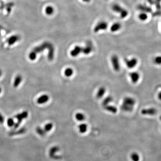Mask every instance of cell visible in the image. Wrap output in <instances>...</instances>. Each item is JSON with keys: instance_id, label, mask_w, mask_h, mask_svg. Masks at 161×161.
I'll return each mask as SVG.
<instances>
[{"instance_id": "d6a6232c", "label": "cell", "mask_w": 161, "mask_h": 161, "mask_svg": "<svg viewBox=\"0 0 161 161\" xmlns=\"http://www.w3.org/2000/svg\"><path fill=\"white\" fill-rule=\"evenodd\" d=\"M5 120V118L3 117V116L1 115V114L0 113V123L2 124L4 122Z\"/></svg>"}, {"instance_id": "5bb4252c", "label": "cell", "mask_w": 161, "mask_h": 161, "mask_svg": "<svg viewBox=\"0 0 161 161\" xmlns=\"http://www.w3.org/2000/svg\"><path fill=\"white\" fill-rule=\"evenodd\" d=\"M157 111L155 109H144L141 111V113L144 115H154L156 114Z\"/></svg>"}, {"instance_id": "3957f363", "label": "cell", "mask_w": 161, "mask_h": 161, "mask_svg": "<svg viewBox=\"0 0 161 161\" xmlns=\"http://www.w3.org/2000/svg\"><path fill=\"white\" fill-rule=\"evenodd\" d=\"M28 116V113L27 111H24L22 113L18 114L15 116V118L18 120V122L15 123L14 125V129H17L21 124L22 120L26 119Z\"/></svg>"}, {"instance_id": "d6986e66", "label": "cell", "mask_w": 161, "mask_h": 161, "mask_svg": "<svg viewBox=\"0 0 161 161\" xmlns=\"http://www.w3.org/2000/svg\"><path fill=\"white\" fill-rule=\"evenodd\" d=\"M78 130L80 133H85L87 130L88 126L86 123H80L78 127Z\"/></svg>"}, {"instance_id": "f546056e", "label": "cell", "mask_w": 161, "mask_h": 161, "mask_svg": "<svg viewBox=\"0 0 161 161\" xmlns=\"http://www.w3.org/2000/svg\"><path fill=\"white\" fill-rule=\"evenodd\" d=\"M7 125L10 127H12L14 125L15 123L14 120L12 118H9L7 120Z\"/></svg>"}, {"instance_id": "277c9868", "label": "cell", "mask_w": 161, "mask_h": 161, "mask_svg": "<svg viewBox=\"0 0 161 161\" xmlns=\"http://www.w3.org/2000/svg\"><path fill=\"white\" fill-rule=\"evenodd\" d=\"M111 60L114 70L116 71V72L119 71L120 69V66L119 57L117 55H114L111 57Z\"/></svg>"}, {"instance_id": "e0dca14e", "label": "cell", "mask_w": 161, "mask_h": 161, "mask_svg": "<svg viewBox=\"0 0 161 161\" xmlns=\"http://www.w3.org/2000/svg\"><path fill=\"white\" fill-rule=\"evenodd\" d=\"M106 91V88L104 87L99 88L96 94V97L98 98H102L105 95Z\"/></svg>"}, {"instance_id": "8d00e7d4", "label": "cell", "mask_w": 161, "mask_h": 161, "mask_svg": "<svg viewBox=\"0 0 161 161\" xmlns=\"http://www.w3.org/2000/svg\"><path fill=\"white\" fill-rule=\"evenodd\" d=\"M1 92V88L0 87V94Z\"/></svg>"}, {"instance_id": "6da1fadb", "label": "cell", "mask_w": 161, "mask_h": 161, "mask_svg": "<svg viewBox=\"0 0 161 161\" xmlns=\"http://www.w3.org/2000/svg\"><path fill=\"white\" fill-rule=\"evenodd\" d=\"M136 101L134 98L127 97L124 98L121 108L125 112H131L133 110Z\"/></svg>"}, {"instance_id": "603a6c76", "label": "cell", "mask_w": 161, "mask_h": 161, "mask_svg": "<svg viewBox=\"0 0 161 161\" xmlns=\"http://www.w3.org/2000/svg\"><path fill=\"white\" fill-rule=\"evenodd\" d=\"M75 118L79 121H83L85 119V116L82 113L78 112L75 115Z\"/></svg>"}, {"instance_id": "ac0fdd59", "label": "cell", "mask_w": 161, "mask_h": 161, "mask_svg": "<svg viewBox=\"0 0 161 161\" xmlns=\"http://www.w3.org/2000/svg\"><path fill=\"white\" fill-rule=\"evenodd\" d=\"M27 131V129L25 128H22L21 129L18 130V131H13L9 133V135L11 136H13L14 135H20V134H22L25 133Z\"/></svg>"}, {"instance_id": "836d02e7", "label": "cell", "mask_w": 161, "mask_h": 161, "mask_svg": "<svg viewBox=\"0 0 161 161\" xmlns=\"http://www.w3.org/2000/svg\"><path fill=\"white\" fill-rule=\"evenodd\" d=\"M158 98L161 100V92L159 93V94H158Z\"/></svg>"}, {"instance_id": "ba28073f", "label": "cell", "mask_w": 161, "mask_h": 161, "mask_svg": "<svg viewBox=\"0 0 161 161\" xmlns=\"http://www.w3.org/2000/svg\"><path fill=\"white\" fill-rule=\"evenodd\" d=\"M125 62L127 66L129 69H133L137 65L138 61L137 58H132L130 59H126Z\"/></svg>"}, {"instance_id": "9c48e42d", "label": "cell", "mask_w": 161, "mask_h": 161, "mask_svg": "<svg viewBox=\"0 0 161 161\" xmlns=\"http://www.w3.org/2000/svg\"><path fill=\"white\" fill-rule=\"evenodd\" d=\"M60 150V148L58 146H53L49 150V154L50 157L54 159H60V157L59 156H58L55 155V154L58 151H59Z\"/></svg>"}, {"instance_id": "7a4b0ae2", "label": "cell", "mask_w": 161, "mask_h": 161, "mask_svg": "<svg viewBox=\"0 0 161 161\" xmlns=\"http://www.w3.org/2000/svg\"><path fill=\"white\" fill-rule=\"evenodd\" d=\"M112 9L114 12L119 14L121 18H126L128 15V12L127 11L118 4H115L113 5Z\"/></svg>"}, {"instance_id": "d590c367", "label": "cell", "mask_w": 161, "mask_h": 161, "mask_svg": "<svg viewBox=\"0 0 161 161\" xmlns=\"http://www.w3.org/2000/svg\"><path fill=\"white\" fill-rule=\"evenodd\" d=\"M2 71H1V70H0V77H1V75H2Z\"/></svg>"}, {"instance_id": "5b68a950", "label": "cell", "mask_w": 161, "mask_h": 161, "mask_svg": "<svg viewBox=\"0 0 161 161\" xmlns=\"http://www.w3.org/2000/svg\"><path fill=\"white\" fill-rule=\"evenodd\" d=\"M93 45L91 41H88L84 47H82V53L85 55H88L93 51Z\"/></svg>"}, {"instance_id": "8992f818", "label": "cell", "mask_w": 161, "mask_h": 161, "mask_svg": "<svg viewBox=\"0 0 161 161\" xmlns=\"http://www.w3.org/2000/svg\"><path fill=\"white\" fill-rule=\"evenodd\" d=\"M108 27V24L107 22L104 21H101L98 22L97 24L95 26L94 28V32L96 33L102 31V30H105Z\"/></svg>"}, {"instance_id": "f1b7e54d", "label": "cell", "mask_w": 161, "mask_h": 161, "mask_svg": "<svg viewBox=\"0 0 161 161\" xmlns=\"http://www.w3.org/2000/svg\"><path fill=\"white\" fill-rule=\"evenodd\" d=\"M37 53L34 51H32L30 53L29 55V58L31 60H34L36 59L37 57Z\"/></svg>"}, {"instance_id": "44dd1931", "label": "cell", "mask_w": 161, "mask_h": 161, "mask_svg": "<svg viewBox=\"0 0 161 161\" xmlns=\"http://www.w3.org/2000/svg\"><path fill=\"white\" fill-rule=\"evenodd\" d=\"M121 27V25L119 23L116 22L112 25L111 27V31L112 32H116L119 31Z\"/></svg>"}, {"instance_id": "7402d4cb", "label": "cell", "mask_w": 161, "mask_h": 161, "mask_svg": "<svg viewBox=\"0 0 161 161\" xmlns=\"http://www.w3.org/2000/svg\"><path fill=\"white\" fill-rule=\"evenodd\" d=\"M74 73V70L71 68H67L65 70L64 72V75L67 77H71L73 75Z\"/></svg>"}, {"instance_id": "cb8c5ba5", "label": "cell", "mask_w": 161, "mask_h": 161, "mask_svg": "<svg viewBox=\"0 0 161 161\" xmlns=\"http://www.w3.org/2000/svg\"><path fill=\"white\" fill-rule=\"evenodd\" d=\"M113 101V98L112 97L109 96L107 97L106 98L103 100L102 102V104L104 106L106 105H108L111 102Z\"/></svg>"}, {"instance_id": "1f68e13d", "label": "cell", "mask_w": 161, "mask_h": 161, "mask_svg": "<svg viewBox=\"0 0 161 161\" xmlns=\"http://www.w3.org/2000/svg\"><path fill=\"white\" fill-rule=\"evenodd\" d=\"M139 18L142 21L146 20L147 18V15L145 13H141L139 15Z\"/></svg>"}, {"instance_id": "4316f807", "label": "cell", "mask_w": 161, "mask_h": 161, "mask_svg": "<svg viewBox=\"0 0 161 161\" xmlns=\"http://www.w3.org/2000/svg\"><path fill=\"white\" fill-rule=\"evenodd\" d=\"M131 159L133 161H139L140 159L139 156L136 153H133L131 155Z\"/></svg>"}, {"instance_id": "2e32d148", "label": "cell", "mask_w": 161, "mask_h": 161, "mask_svg": "<svg viewBox=\"0 0 161 161\" xmlns=\"http://www.w3.org/2000/svg\"><path fill=\"white\" fill-rule=\"evenodd\" d=\"M105 110L112 113H116L117 112V109L116 107L112 105H107L103 107Z\"/></svg>"}, {"instance_id": "4fadbf2b", "label": "cell", "mask_w": 161, "mask_h": 161, "mask_svg": "<svg viewBox=\"0 0 161 161\" xmlns=\"http://www.w3.org/2000/svg\"><path fill=\"white\" fill-rule=\"evenodd\" d=\"M49 99V97L48 95H42V96H41L40 97L38 98L37 100V102L39 104H42L48 102Z\"/></svg>"}, {"instance_id": "ffe728a7", "label": "cell", "mask_w": 161, "mask_h": 161, "mask_svg": "<svg viewBox=\"0 0 161 161\" xmlns=\"http://www.w3.org/2000/svg\"><path fill=\"white\" fill-rule=\"evenodd\" d=\"M22 80V77L20 75H18L14 79V88H17L19 84L21 83V81Z\"/></svg>"}, {"instance_id": "d4e9b609", "label": "cell", "mask_w": 161, "mask_h": 161, "mask_svg": "<svg viewBox=\"0 0 161 161\" xmlns=\"http://www.w3.org/2000/svg\"><path fill=\"white\" fill-rule=\"evenodd\" d=\"M36 131L37 133L41 137L44 136L45 135L46 132L45 130L43 129L41 127H37V128L36 129Z\"/></svg>"}, {"instance_id": "8fae6325", "label": "cell", "mask_w": 161, "mask_h": 161, "mask_svg": "<svg viewBox=\"0 0 161 161\" xmlns=\"http://www.w3.org/2000/svg\"><path fill=\"white\" fill-rule=\"evenodd\" d=\"M131 81L133 83H136L140 79V74L137 72H133L129 74Z\"/></svg>"}, {"instance_id": "484cf974", "label": "cell", "mask_w": 161, "mask_h": 161, "mask_svg": "<svg viewBox=\"0 0 161 161\" xmlns=\"http://www.w3.org/2000/svg\"><path fill=\"white\" fill-rule=\"evenodd\" d=\"M46 14L48 15H51L53 14L54 13V8L51 6H48L46 8L45 10Z\"/></svg>"}, {"instance_id": "7c38bea8", "label": "cell", "mask_w": 161, "mask_h": 161, "mask_svg": "<svg viewBox=\"0 0 161 161\" xmlns=\"http://www.w3.org/2000/svg\"><path fill=\"white\" fill-rule=\"evenodd\" d=\"M48 59L50 61H52L53 60L54 57V53H55V49L54 47L53 44L51 43L50 45H49V47L48 48Z\"/></svg>"}, {"instance_id": "83f0119b", "label": "cell", "mask_w": 161, "mask_h": 161, "mask_svg": "<svg viewBox=\"0 0 161 161\" xmlns=\"http://www.w3.org/2000/svg\"><path fill=\"white\" fill-rule=\"evenodd\" d=\"M53 124L52 123H49L47 124H46L44 126V130H45L46 132H48L50 131H51L53 128Z\"/></svg>"}, {"instance_id": "e575fe53", "label": "cell", "mask_w": 161, "mask_h": 161, "mask_svg": "<svg viewBox=\"0 0 161 161\" xmlns=\"http://www.w3.org/2000/svg\"><path fill=\"white\" fill-rule=\"evenodd\" d=\"M84 2H89L91 0H82Z\"/></svg>"}, {"instance_id": "30bf717a", "label": "cell", "mask_w": 161, "mask_h": 161, "mask_svg": "<svg viewBox=\"0 0 161 161\" xmlns=\"http://www.w3.org/2000/svg\"><path fill=\"white\" fill-rule=\"evenodd\" d=\"M80 53H82V47L80 46H76L73 49L70 51V55L72 57H76Z\"/></svg>"}, {"instance_id": "52a82bcc", "label": "cell", "mask_w": 161, "mask_h": 161, "mask_svg": "<svg viewBox=\"0 0 161 161\" xmlns=\"http://www.w3.org/2000/svg\"><path fill=\"white\" fill-rule=\"evenodd\" d=\"M50 44L51 43L49 42H44L41 45L35 47L33 50V51H34L37 54L39 53H42L43 51H44L45 49H48Z\"/></svg>"}, {"instance_id": "9a60e30c", "label": "cell", "mask_w": 161, "mask_h": 161, "mask_svg": "<svg viewBox=\"0 0 161 161\" xmlns=\"http://www.w3.org/2000/svg\"><path fill=\"white\" fill-rule=\"evenodd\" d=\"M20 39V36L18 35H13L7 39V42L9 45H12L18 41Z\"/></svg>"}, {"instance_id": "4dcf8cb0", "label": "cell", "mask_w": 161, "mask_h": 161, "mask_svg": "<svg viewBox=\"0 0 161 161\" xmlns=\"http://www.w3.org/2000/svg\"><path fill=\"white\" fill-rule=\"evenodd\" d=\"M154 62L156 64L158 65L161 64V56L156 57L154 59Z\"/></svg>"}, {"instance_id": "74e56055", "label": "cell", "mask_w": 161, "mask_h": 161, "mask_svg": "<svg viewBox=\"0 0 161 161\" xmlns=\"http://www.w3.org/2000/svg\"></svg>"}]
</instances>
